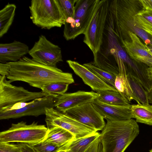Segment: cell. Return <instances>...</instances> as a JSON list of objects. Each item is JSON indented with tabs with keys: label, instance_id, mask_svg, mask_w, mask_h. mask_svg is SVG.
<instances>
[{
	"label": "cell",
	"instance_id": "obj_37",
	"mask_svg": "<svg viewBox=\"0 0 152 152\" xmlns=\"http://www.w3.org/2000/svg\"><path fill=\"white\" fill-rule=\"evenodd\" d=\"M146 46L148 52L152 55V47L148 46L146 45Z\"/></svg>",
	"mask_w": 152,
	"mask_h": 152
},
{
	"label": "cell",
	"instance_id": "obj_36",
	"mask_svg": "<svg viewBox=\"0 0 152 152\" xmlns=\"http://www.w3.org/2000/svg\"><path fill=\"white\" fill-rule=\"evenodd\" d=\"M147 74L149 79L152 81V67H149L147 69Z\"/></svg>",
	"mask_w": 152,
	"mask_h": 152
},
{
	"label": "cell",
	"instance_id": "obj_33",
	"mask_svg": "<svg viewBox=\"0 0 152 152\" xmlns=\"http://www.w3.org/2000/svg\"><path fill=\"white\" fill-rule=\"evenodd\" d=\"M22 152H37L31 145L24 143H19Z\"/></svg>",
	"mask_w": 152,
	"mask_h": 152
},
{
	"label": "cell",
	"instance_id": "obj_17",
	"mask_svg": "<svg viewBox=\"0 0 152 152\" xmlns=\"http://www.w3.org/2000/svg\"><path fill=\"white\" fill-rule=\"evenodd\" d=\"M29 49L25 44L14 41L9 43L0 44V63L15 62L28 53Z\"/></svg>",
	"mask_w": 152,
	"mask_h": 152
},
{
	"label": "cell",
	"instance_id": "obj_14",
	"mask_svg": "<svg viewBox=\"0 0 152 152\" xmlns=\"http://www.w3.org/2000/svg\"><path fill=\"white\" fill-rule=\"evenodd\" d=\"M121 40L123 47L131 58L152 67V55L135 34L129 31L125 38Z\"/></svg>",
	"mask_w": 152,
	"mask_h": 152
},
{
	"label": "cell",
	"instance_id": "obj_32",
	"mask_svg": "<svg viewBox=\"0 0 152 152\" xmlns=\"http://www.w3.org/2000/svg\"><path fill=\"white\" fill-rule=\"evenodd\" d=\"M33 100L31 102H21L16 104L8 108L5 112L9 110H16L21 109L32 103L33 102Z\"/></svg>",
	"mask_w": 152,
	"mask_h": 152
},
{
	"label": "cell",
	"instance_id": "obj_2",
	"mask_svg": "<svg viewBox=\"0 0 152 152\" xmlns=\"http://www.w3.org/2000/svg\"><path fill=\"white\" fill-rule=\"evenodd\" d=\"M125 51L109 10L102 44L99 51L94 56L93 63L116 76L120 73L126 72V67L129 62Z\"/></svg>",
	"mask_w": 152,
	"mask_h": 152
},
{
	"label": "cell",
	"instance_id": "obj_35",
	"mask_svg": "<svg viewBox=\"0 0 152 152\" xmlns=\"http://www.w3.org/2000/svg\"><path fill=\"white\" fill-rule=\"evenodd\" d=\"M147 92L148 102L152 104V86L150 88Z\"/></svg>",
	"mask_w": 152,
	"mask_h": 152
},
{
	"label": "cell",
	"instance_id": "obj_28",
	"mask_svg": "<svg viewBox=\"0 0 152 152\" xmlns=\"http://www.w3.org/2000/svg\"><path fill=\"white\" fill-rule=\"evenodd\" d=\"M65 16L66 20L73 18L75 15V5L76 0H57Z\"/></svg>",
	"mask_w": 152,
	"mask_h": 152
},
{
	"label": "cell",
	"instance_id": "obj_30",
	"mask_svg": "<svg viewBox=\"0 0 152 152\" xmlns=\"http://www.w3.org/2000/svg\"><path fill=\"white\" fill-rule=\"evenodd\" d=\"M0 152H22L19 144L0 142Z\"/></svg>",
	"mask_w": 152,
	"mask_h": 152
},
{
	"label": "cell",
	"instance_id": "obj_8",
	"mask_svg": "<svg viewBox=\"0 0 152 152\" xmlns=\"http://www.w3.org/2000/svg\"><path fill=\"white\" fill-rule=\"evenodd\" d=\"M7 80L5 76H0V113L5 112L14 104L46 96L42 91L33 92L21 86H17Z\"/></svg>",
	"mask_w": 152,
	"mask_h": 152
},
{
	"label": "cell",
	"instance_id": "obj_10",
	"mask_svg": "<svg viewBox=\"0 0 152 152\" xmlns=\"http://www.w3.org/2000/svg\"><path fill=\"white\" fill-rule=\"evenodd\" d=\"M28 54L34 61L47 66L56 67L58 63L63 61L61 48L43 35L39 37Z\"/></svg>",
	"mask_w": 152,
	"mask_h": 152
},
{
	"label": "cell",
	"instance_id": "obj_12",
	"mask_svg": "<svg viewBox=\"0 0 152 152\" xmlns=\"http://www.w3.org/2000/svg\"><path fill=\"white\" fill-rule=\"evenodd\" d=\"M54 97L45 96L34 100L33 102L21 109L0 113V119H15L27 116L37 117L45 115L47 108H54Z\"/></svg>",
	"mask_w": 152,
	"mask_h": 152
},
{
	"label": "cell",
	"instance_id": "obj_4",
	"mask_svg": "<svg viewBox=\"0 0 152 152\" xmlns=\"http://www.w3.org/2000/svg\"><path fill=\"white\" fill-rule=\"evenodd\" d=\"M29 8L32 23L42 29L61 27L65 23V18L57 0H32Z\"/></svg>",
	"mask_w": 152,
	"mask_h": 152
},
{
	"label": "cell",
	"instance_id": "obj_26",
	"mask_svg": "<svg viewBox=\"0 0 152 152\" xmlns=\"http://www.w3.org/2000/svg\"><path fill=\"white\" fill-rule=\"evenodd\" d=\"M83 65L105 83L115 88L116 76L97 67L93 62L84 64Z\"/></svg>",
	"mask_w": 152,
	"mask_h": 152
},
{
	"label": "cell",
	"instance_id": "obj_24",
	"mask_svg": "<svg viewBox=\"0 0 152 152\" xmlns=\"http://www.w3.org/2000/svg\"><path fill=\"white\" fill-rule=\"evenodd\" d=\"M127 77L138 104H149L147 92L142 84L137 78L130 73L127 74Z\"/></svg>",
	"mask_w": 152,
	"mask_h": 152
},
{
	"label": "cell",
	"instance_id": "obj_27",
	"mask_svg": "<svg viewBox=\"0 0 152 152\" xmlns=\"http://www.w3.org/2000/svg\"><path fill=\"white\" fill-rule=\"evenodd\" d=\"M69 85L64 83H53L45 85L41 89L46 96L55 97L65 93Z\"/></svg>",
	"mask_w": 152,
	"mask_h": 152
},
{
	"label": "cell",
	"instance_id": "obj_11",
	"mask_svg": "<svg viewBox=\"0 0 152 152\" xmlns=\"http://www.w3.org/2000/svg\"><path fill=\"white\" fill-rule=\"evenodd\" d=\"M67 115L97 131L102 130L106 124L104 118L91 103L70 109L65 113Z\"/></svg>",
	"mask_w": 152,
	"mask_h": 152
},
{
	"label": "cell",
	"instance_id": "obj_9",
	"mask_svg": "<svg viewBox=\"0 0 152 152\" xmlns=\"http://www.w3.org/2000/svg\"><path fill=\"white\" fill-rule=\"evenodd\" d=\"M46 111L45 121L48 129L56 127L61 128L71 133L75 139L83 137L97 132L54 108H47Z\"/></svg>",
	"mask_w": 152,
	"mask_h": 152
},
{
	"label": "cell",
	"instance_id": "obj_31",
	"mask_svg": "<svg viewBox=\"0 0 152 152\" xmlns=\"http://www.w3.org/2000/svg\"><path fill=\"white\" fill-rule=\"evenodd\" d=\"M100 144L99 138L89 147L85 152H101Z\"/></svg>",
	"mask_w": 152,
	"mask_h": 152
},
{
	"label": "cell",
	"instance_id": "obj_5",
	"mask_svg": "<svg viewBox=\"0 0 152 152\" xmlns=\"http://www.w3.org/2000/svg\"><path fill=\"white\" fill-rule=\"evenodd\" d=\"M100 0H76L73 18L66 20L63 36L67 41L84 33Z\"/></svg>",
	"mask_w": 152,
	"mask_h": 152
},
{
	"label": "cell",
	"instance_id": "obj_34",
	"mask_svg": "<svg viewBox=\"0 0 152 152\" xmlns=\"http://www.w3.org/2000/svg\"><path fill=\"white\" fill-rule=\"evenodd\" d=\"M139 1L143 7V9L152 11V0H142Z\"/></svg>",
	"mask_w": 152,
	"mask_h": 152
},
{
	"label": "cell",
	"instance_id": "obj_15",
	"mask_svg": "<svg viewBox=\"0 0 152 152\" xmlns=\"http://www.w3.org/2000/svg\"><path fill=\"white\" fill-rule=\"evenodd\" d=\"M66 62L75 73L93 91L97 92L106 90H117L102 80L83 65L71 60Z\"/></svg>",
	"mask_w": 152,
	"mask_h": 152
},
{
	"label": "cell",
	"instance_id": "obj_29",
	"mask_svg": "<svg viewBox=\"0 0 152 152\" xmlns=\"http://www.w3.org/2000/svg\"><path fill=\"white\" fill-rule=\"evenodd\" d=\"M32 145L37 152H58L60 148L54 144L43 141Z\"/></svg>",
	"mask_w": 152,
	"mask_h": 152
},
{
	"label": "cell",
	"instance_id": "obj_13",
	"mask_svg": "<svg viewBox=\"0 0 152 152\" xmlns=\"http://www.w3.org/2000/svg\"><path fill=\"white\" fill-rule=\"evenodd\" d=\"M97 92L79 91L72 93H65L54 97V108L65 113L68 110L88 103L97 98Z\"/></svg>",
	"mask_w": 152,
	"mask_h": 152
},
{
	"label": "cell",
	"instance_id": "obj_3",
	"mask_svg": "<svg viewBox=\"0 0 152 152\" xmlns=\"http://www.w3.org/2000/svg\"><path fill=\"white\" fill-rule=\"evenodd\" d=\"M106 120L99 138L102 145L101 152H124L139 134L138 124L132 119Z\"/></svg>",
	"mask_w": 152,
	"mask_h": 152
},
{
	"label": "cell",
	"instance_id": "obj_22",
	"mask_svg": "<svg viewBox=\"0 0 152 152\" xmlns=\"http://www.w3.org/2000/svg\"><path fill=\"white\" fill-rule=\"evenodd\" d=\"M96 92L98 94L96 99L103 103L118 105L130 104V102L118 90H106Z\"/></svg>",
	"mask_w": 152,
	"mask_h": 152
},
{
	"label": "cell",
	"instance_id": "obj_6",
	"mask_svg": "<svg viewBox=\"0 0 152 152\" xmlns=\"http://www.w3.org/2000/svg\"><path fill=\"white\" fill-rule=\"evenodd\" d=\"M48 128L44 125L33 122L27 124L21 121L12 124L8 129L0 133V142H16L33 145L39 143L44 139Z\"/></svg>",
	"mask_w": 152,
	"mask_h": 152
},
{
	"label": "cell",
	"instance_id": "obj_20",
	"mask_svg": "<svg viewBox=\"0 0 152 152\" xmlns=\"http://www.w3.org/2000/svg\"><path fill=\"white\" fill-rule=\"evenodd\" d=\"M132 118L136 122L152 126V104L141 103L131 105Z\"/></svg>",
	"mask_w": 152,
	"mask_h": 152
},
{
	"label": "cell",
	"instance_id": "obj_23",
	"mask_svg": "<svg viewBox=\"0 0 152 152\" xmlns=\"http://www.w3.org/2000/svg\"><path fill=\"white\" fill-rule=\"evenodd\" d=\"M134 24L152 37V11L142 10L133 17Z\"/></svg>",
	"mask_w": 152,
	"mask_h": 152
},
{
	"label": "cell",
	"instance_id": "obj_39",
	"mask_svg": "<svg viewBox=\"0 0 152 152\" xmlns=\"http://www.w3.org/2000/svg\"><path fill=\"white\" fill-rule=\"evenodd\" d=\"M64 152V151H60V152Z\"/></svg>",
	"mask_w": 152,
	"mask_h": 152
},
{
	"label": "cell",
	"instance_id": "obj_1",
	"mask_svg": "<svg viewBox=\"0 0 152 152\" xmlns=\"http://www.w3.org/2000/svg\"><path fill=\"white\" fill-rule=\"evenodd\" d=\"M4 76L11 83L22 81L40 89L51 83L70 84L74 83L71 73L64 72L57 67L42 64L25 56L17 61L6 63Z\"/></svg>",
	"mask_w": 152,
	"mask_h": 152
},
{
	"label": "cell",
	"instance_id": "obj_16",
	"mask_svg": "<svg viewBox=\"0 0 152 152\" xmlns=\"http://www.w3.org/2000/svg\"><path fill=\"white\" fill-rule=\"evenodd\" d=\"M91 104L104 119L112 121L129 120L132 118L131 105H118L101 102L96 99Z\"/></svg>",
	"mask_w": 152,
	"mask_h": 152
},
{
	"label": "cell",
	"instance_id": "obj_7",
	"mask_svg": "<svg viewBox=\"0 0 152 152\" xmlns=\"http://www.w3.org/2000/svg\"><path fill=\"white\" fill-rule=\"evenodd\" d=\"M110 0H100L99 5L84 34L83 41L92 51L94 56L102 44Z\"/></svg>",
	"mask_w": 152,
	"mask_h": 152
},
{
	"label": "cell",
	"instance_id": "obj_21",
	"mask_svg": "<svg viewBox=\"0 0 152 152\" xmlns=\"http://www.w3.org/2000/svg\"><path fill=\"white\" fill-rule=\"evenodd\" d=\"M16 6L8 3L0 11V38L8 31L13 22Z\"/></svg>",
	"mask_w": 152,
	"mask_h": 152
},
{
	"label": "cell",
	"instance_id": "obj_18",
	"mask_svg": "<svg viewBox=\"0 0 152 152\" xmlns=\"http://www.w3.org/2000/svg\"><path fill=\"white\" fill-rule=\"evenodd\" d=\"M100 135V133L97 132L83 137L75 138L60 148L58 152H85L99 138Z\"/></svg>",
	"mask_w": 152,
	"mask_h": 152
},
{
	"label": "cell",
	"instance_id": "obj_19",
	"mask_svg": "<svg viewBox=\"0 0 152 152\" xmlns=\"http://www.w3.org/2000/svg\"><path fill=\"white\" fill-rule=\"evenodd\" d=\"M48 129L46 136L42 141L52 143L60 148L75 139L71 133L61 128L56 127Z\"/></svg>",
	"mask_w": 152,
	"mask_h": 152
},
{
	"label": "cell",
	"instance_id": "obj_25",
	"mask_svg": "<svg viewBox=\"0 0 152 152\" xmlns=\"http://www.w3.org/2000/svg\"><path fill=\"white\" fill-rule=\"evenodd\" d=\"M115 86V88L130 102L132 100L136 101L126 74H119L116 76Z\"/></svg>",
	"mask_w": 152,
	"mask_h": 152
},
{
	"label": "cell",
	"instance_id": "obj_38",
	"mask_svg": "<svg viewBox=\"0 0 152 152\" xmlns=\"http://www.w3.org/2000/svg\"><path fill=\"white\" fill-rule=\"evenodd\" d=\"M149 152H152V149Z\"/></svg>",
	"mask_w": 152,
	"mask_h": 152
}]
</instances>
